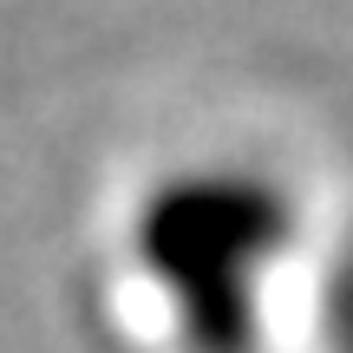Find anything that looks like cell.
Segmentation results:
<instances>
[{
  "instance_id": "cell-1",
  "label": "cell",
  "mask_w": 353,
  "mask_h": 353,
  "mask_svg": "<svg viewBox=\"0 0 353 353\" xmlns=\"http://www.w3.org/2000/svg\"><path fill=\"white\" fill-rule=\"evenodd\" d=\"M281 249L288 203L262 176L210 170L144 203V262L176 281V334L196 353H229L249 341V268H268Z\"/></svg>"
}]
</instances>
